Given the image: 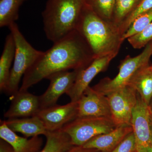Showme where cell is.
I'll return each instance as SVG.
<instances>
[{"mask_svg": "<svg viewBox=\"0 0 152 152\" xmlns=\"http://www.w3.org/2000/svg\"><path fill=\"white\" fill-rule=\"evenodd\" d=\"M94 60L88 43L75 30L43 52L25 73L19 91H27L32 86L56 73L84 69Z\"/></svg>", "mask_w": 152, "mask_h": 152, "instance_id": "cell-1", "label": "cell"}, {"mask_svg": "<svg viewBox=\"0 0 152 152\" xmlns=\"http://www.w3.org/2000/svg\"><path fill=\"white\" fill-rule=\"evenodd\" d=\"M76 30L88 43L94 59L118 53L124 42L118 27L101 18L86 4Z\"/></svg>", "mask_w": 152, "mask_h": 152, "instance_id": "cell-2", "label": "cell"}, {"mask_svg": "<svg viewBox=\"0 0 152 152\" xmlns=\"http://www.w3.org/2000/svg\"><path fill=\"white\" fill-rule=\"evenodd\" d=\"M86 0H48L42 12L44 30L53 43L77 30Z\"/></svg>", "mask_w": 152, "mask_h": 152, "instance_id": "cell-3", "label": "cell"}, {"mask_svg": "<svg viewBox=\"0 0 152 152\" xmlns=\"http://www.w3.org/2000/svg\"><path fill=\"white\" fill-rule=\"evenodd\" d=\"M8 28L15 40V52L5 93L13 96L19 91V86L22 77L43 51L35 49L27 41L15 22L10 25Z\"/></svg>", "mask_w": 152, "mask_h": 152, "instance_id": "cell-4", "label": "cell"}, {"mask_svg": "<svg viewBox=\"0 0 152 152\" xmlns=\"http://www.w3.org/2000/svg\"><path fill=\"white\" fill-rule=\"evenodd\" d=\"M152 56V45L149 43L140 54L134 57L127 56L122 60L119 66L118 73L113 79L105 78L92 87L102 94L107 96L110 93L128 86L136 72L141 68L149 65Z\"/></svg>", "mask_w": 152, "mask_h": 152, "instance_id": "cell-5", "label": "cell"}, {"mask_svg": "<svg viewBox=\"0 0 152 152\" xmlns=\"http://www.w3.org/2000/svg\"><path fill=\"white\" fill-rule=\"evenodd\" d=\"M117 126L110 117L78 118L62 129L75 146H83L94 137L111 132Z\"/></svg>", "mask_w": 152, "mask_h": 152, "instance_id": "cell-6", "label": "cell"}, {"mask_svg": "<svg viewBox=\"0 0 152 152\" xmlns=\"http://www.w3.org/2000/svg\"><path fill=\"white\" fill-rule=\"evenodd\" d=\"M111 117L117 127L131 126L134 109L137 102V93L126 86L107 95Z\"/></svg>", "mask_w": 152, "mask_h": 152, "instance_id": "cell-7", "label": "cell"}, {"mask_svg": "<svg viewBox=\"0 0 152 152\" xmlns=\"http://www.w3.org/2000/svg\"><path fill=\"white\" fill-rule=\"evenodd\" d=\"M131 126L135 139L137 152H152L149 108L138 93L137 102L133 111Z\"/></svg>", "mask_w": 152, "mask_h": 152, "instance_id": "cell-8", "label": "cell"}, {"mask_svg": "<svg viewBox=\"0 0 152 152\" xmlns=\"http://www.w3.org/2000/svg\"><path fill=\"white\" fill-rule=\"evenodd\" d=\"M80 70L62 71L49 76L47 79L50 81L48 89L39 96L40 110L57 104L60 96L72 88Z\"/></svg>", "mask_w": 152, "mask_h": 152, "instance_id": "cell-9", "label": "cell"}, {"mask_svg": "<svg viewBox=\"0 0 152 152\" xmlns=\"http://www.w3.org/2000/svg\"><path fill=\"white\" fill-rule=\"evenodd\" d=\"M36 115L43 123L48 132L59 130L78 117V102L55 105L41 110Z\"/></svg>", "mask_w": 152, "mask_h": 152, "instance_id": "cell-10", "label": "cell"}, {"mask_svg": "<svg viewBox=\"0 0 152 152\" xmlns=\"http://www.w3.org/2000/svg\"><path fill=\"white\" fill-rule=\"evenodd\" d=\"M118 54L114 53L94 59L88 66L79 71L75 83L66 94L70 98L71 102L78 101L94 78L99 73L107 69L112 60Z\"/></svg>", "mask_w": 152, "mask_h": 152, "instance_id": "cell-11", "label": "cell"}, {"mask_svg": "<svg viewBox=\"0 0 152 152\" xmlns=\"http://www.w3.org/2000/svg\"><path fill=\"white\" fill-rule=\"evenodd\" d=\"M78 117H111L107 96L88 86L77 101Z\"/></svg>", "mask_w": 152, "mask_h": 152, "instance_id": "cell-12", "label": "cell"}, {"mask_svg": "<svg viewBox=\"0 0 152 152\" xmlns=\"http://www.w3.org/2000/svg\"><path fill=\"white\" fill-rule=\"evenodd\" d=\"M40 110L39 96L27 91H18L13 96L10 106L4 114L8 119L34 116Z\"/></svg>", "mask_w": 152, "mask_h": 152, "instance_id": "cell-13", "label": "cell"}, {"mask_svg": "<svg viewBox=\"0 0 152 152\" xmlns=\"http://www.w3.org/2000/svg\"><path fill=\"white\" fill-rule=\"evenodd\" d=\"M132 132V126H118L111 132L94 137L83 146L87 148L96 149L101 152H112Z\"/></svg>", "mask_w": 152, "mask_h": 152, "instance_id": "cell-14", "label": "cell"}, {"mask_svg": "<svg viewBox=\"0 0 152 152\" xmlns=\"http://www.w3.org/2000/svg\"><path fill=\"white\" fill-rule=\"evenodd\" d=\"M0 137L7 142L13 148L14 152H39L43 145V140L39 136L31 139L23 137L11 130L5 121H1Z\"/></svg>", "mask_w": 152, "mask_h": 152, "instance_id": "cell-15", "label": "cell"}, {"mask_svg": "<svg viewBox=\"0 0 152 152\" xmlns=\"http://www.w3.org/2000/svg\"><path fill=\"white\" fill-rule=\"evenodd\" d=\"M9 129L23 134L26 137L45 135L47 131L43 123L36 115L28 118L8 119L4 121Z\"/></svg>", "mask_w": 152, "mask_h": 152, "instance_id": "cell-16", "label": "cell"}, {"mask_svg": "<svg viewBox=\"0 0 152 152\" xmlns=\"http://www.w3.org/2000/svg\"><path fill=\"white\" fill-rule=\"evenodd\" d=\"M15 45L11 33L6 37L4 50L0 58V90L5 93L11 73V67L14 61Z\"/></svg>", "mask_w": 152, "mask_h": 152, "instance_id": "cell-17", "label": "cell"}, {"mask_svg": "<svg viewBox=\"0 0 152 152\" xmlns=\"http://www.w3.org/2000/svg\"><path fill=\"white\" fill-rule=\"evenodd\" d=\"M150 66H145L137 71L128 84L136 90L148 106L152 98V69Z\"/></svg>", "mask_w": 152, "mask_h": 152, "instance_id": "cell-18", "label": "cell"}, {"mask_svg": "<svg viewBox=\"0 0 152 152\" xmlns=\"http://www.w3.org/2000/svg\"><path fill=\"white\" fill-rule=\"evenodd\" d=\"M46 142L39 152H66L74 146L69 136L62 129L48 132Z\"/></svg>", "mask_w": 152, "mask_h": 152, "instance_id": "cell-19", "label": "cell"}, {"mask_svg": "<svg viewBox=\"0 0 152 152\" xmlns=\"http://www.w3.org/2000/svg\"><path fill=\"white\" fill-rule=\"evenodd\" d=\"M28 0H0V27H8L19 18V11Z\"/></svg>", "mask_w": 152, "mask_h": 152, "instance_id": "cell-20", "label": "cell"}, {"mask_svg": "<svg viewBox=\"0 0 152 152\" xmlns=\"http://www.w3.org/2000/svg\"><path fill=\"white\" fill-rule=\"evenodd\" d=\"M141 0H116L112 23L119 28Z\"/></svg>", "mask_w": 152, "mask_h": 152, "instance_id": "cell-21", "label": "cell"}, {"mask_svg": "<svg viewBox=\"0 0 152 152\" xmlns=\"http://www.w3.org/2000/svg\"><path fill=\"white\" fill-rule=\"evenodd\" d=\"M116 0H86V4L107 21L111 22Z\"/></svg>", "mask_w": 152, "mask_h": 152, "instance_id": "cell-22", "label": "cell"}, {"mask_svg": "<svg viewBox=\"0 0 152 152\" xmlns=\"http://www.w3.org/2000/svg\"><path fill=\"white\" fill-rule=\"evenodd\" d=\"M152 21V10L138 16L134 20L123 35V42L132 36L141 32Z\"/></svg>", "mask_w": 152, "mask_h": 152, "instance_id": "cell-23", "label": "cell"}, {"mask_svg": "<svg viewBox=\"0 0 152 152\" xmlns=\"http://www.w3.org/2000/svg\"><path fill=\"white\" fill-rule=\"evenodd\" d=\"M152 10V0H141L136 8L133 11L119 27L120 32L122 36L127 30L132 23L136 18L146 12Z\"/></svg>", "mask_w": 152, "mask_h": 152, "instance_id": "cell-24", "label": "cell"}, {"mask_svg": "<svg viewBox=\"0 0 152 152\" xmlns=\"http://www.w3.org/2000/svg\"><path fill=\"white\" fill-rule=\"evenodd\" d=\"M127 40L134 48H145L152 41V21L141 32L128 38Z\"/></svg>", "mask_w": 152, "mask_h": 152, "instance_id": "cell-25", "label": "cell"}, {"mask_svg": "<svg viewBox=\"0 0 152 152\" xmlns=\"http://www.w3.org/2000/svg\"><path fill=\"white\" fill-rule=\"evenodd\" d=\"M137 146L133 132L130 133L112 152H137Z\"/></svg>", "mask_w": 152, "mask_h": 152, "instance_id": "cell-26", "label": "cell"}, {"mask_svg": "<svg viewBox=\"0 0 152 152\" xmlns=\"http://www.w3.org/2000/svg\"><path fill=\"white\" fill-rule=\"evenodd\" d=\"M66 152H101L96 149L87 148L83 146H74L71 149Z\"/></svg>", "mask_w": 152, "mask_h": 152, "instance_id": "cell-27", "label": "cell"}, {"mask_svg": "<svg viewBox=\"0 0 152 152\" xmlns=\"http://www.w3.org/2000/svg\"><path fill=\"white\" fill-rule=\"evenodd\" d=\"M0 152H14L12 146L6 141L0 140Z\"/></svg>", "mask_w": 152, "mask_h": 152, "instance_id": "cell-28", "label": "cell"}, {"mask_svg": "<svg viewBox=\"0 0 152 152\" xmlns=\"http://www.w3.org/2000/svg\"><path fill=\"white\" fill-rule=\"evenodd\" d=\"M150 124H151V129L152 135V112L150 110Z\"/></svg>", "mask_w": 152, "mask_h": 152, "instance_id": "cell-29", "label": "cell"}, {"mask_svg": "<svg viewBox=\"0 0 152 152\" xmlns=\"http://www.w3.org/2000/svg\"><path fill=\"white\" fill-rule=\"evenodd\" d=\"M149 108L150 110L152 112V98L151 100V102L149 105Z\"/></svg>", "mask_w": 152, "mask_h": 152, "instance_id": "cell-30", "label": "cell"}, {"mask_svg": "<svg viewBox=\"0 0 152 152\" xmlns=\"http://www.w3.org/2000/svg\"><path fill=\"white\" fill-rule=\"evenodd\" d=\"M150 67H151V69H152V65H150Z\"/></svg>", "mask_w": 152, "mask_h": 152, "instance_id": "cell-31", "label": "cell"}, {"mask_svg": "<svg viewBox=\"0 0 152 152\" xmlns=\"http://www.w3.org/2000/svg\"><path fill=\"white\" fill-rule=\"evenodd\" d=\"M150 43H151V44L152 45V42H150Z\"/></svg>", "mask_w": 152, "mask_h": 152, "instance_id": "cell-32", "label": "cell"}, {"mask_svg": "<svg viewBox=\"0 0 152 152\" xmlns=\"http://www.w3.org/2000/svg\"></svg>", "mask_w": 152, "mask_h": 152, "instance_id": "cell-33", "label": "cell"}]
</instances>
